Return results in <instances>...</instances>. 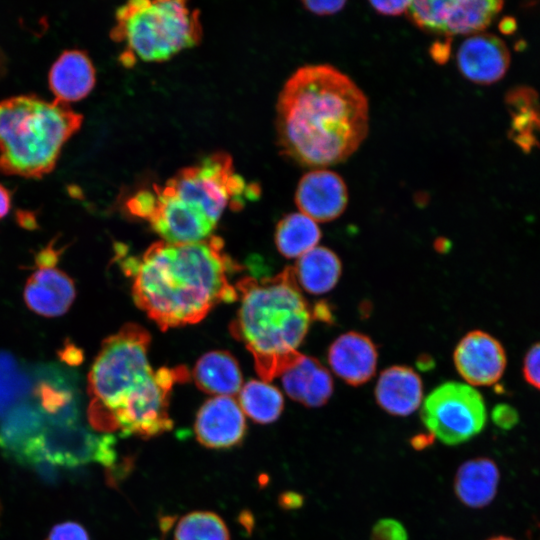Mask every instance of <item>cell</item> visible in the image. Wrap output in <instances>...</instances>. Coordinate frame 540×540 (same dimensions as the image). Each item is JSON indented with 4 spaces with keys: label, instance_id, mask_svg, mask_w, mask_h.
Returning a JSON list of instances; mask_svg holds the SVG:
<instances>
[{
    "label": "cell",
    "instance_id": "1",
    "mask_svg": "<svg viewBox=\"0 0 540 540\" xmlns=\"http://www.w3.org/2000/svg\"><path fill=\"white\" fill-rule=\"evenodd\" d=\"M276 130L281 152L298 164L315 169L340 164L367 137V96L330 64L302 66L280 91Z\"/></svg>",
    "mask_w": 540,
    "mask_h": 540
},
{
    "label": "cell",
    "instance_id": "2",
    "mask_svg": "<svg viewBox=\"0 0 540 540\" xmlns=\"http://www.w3.org/2000/svg\"><path fill=\"white\" fill-rule=\"evenodd\" d=\"M239 269L213 235L192 243L159 241L124 263L136 305L161 330L197 323L217 304L234 302L238 293L229 275Z\"/></svg>",
    "mask_w": 540,
    "mask_h": 540
},
{
    "label": "cell",
    "instance_id": "3",
    "mask_svg": "<svg viewBox=\"0 0 540 540\" xmlns=\"http://www.w3.org/2000/svg\"><path fill=\"white\" fill-rule=\"evenodd\" d=\"M241 305L230 332L252 354L264 381L281 376L302 354L313 310L302 296L293 267L272 277H243L236 284Z\"/></svg>",
    "mask_w": 540,
    "mask_h": 540
},
{
    "label": "cell",
    "instance_id": "4",
    "mask_svg": "<svg viewBox=\"0 0 540 540\" xmlns=\"http://www.w3.org/2000/svg\"><path fill=\"white\" fill-rule=\"evenodd\" d=\"M83 116L36 94L0 100V172L39 179L50 173Z\"/></svg>",
    "mask_w": 540,
    "mask_h": 540
},
{
    "label": "cell",
    "instance_id": "5",
    "mask_svg": "<svg viewBox=\"0 0 540 540\" xmlns=\"http://www.w3.org/2000/svg\"><path fill=\"white\" fill-rule=\"evenodd\" d=\"M151 338L135 323L124 325L104 340L88 376L92 398L88 414L95 429L117 430L113 413L136 397L162 384L186 381V368L154 370L148 360Z\"/></svg>",
    "mask_w": 540,
    "mask_h": 540
},
{
    "label": "cell",
    "instance_id": "6",
    "mask_svg": "<svg viewBox=\"0 0 540 540\" xmlns=\"http://www.w3.org/2000/svg\"><path fill=\"white\" fill-rule=\"evenodd\" d=\"M111 37L127 48L121 56L124 64L136 58L147 62L167 60L199 42V11L184 1H129L117 10Z\"/></svg>",
    "mask_w": 540,
    "mask_h": 540
},
{
    "label": "cell",
    "instance_id": "7",
    "mask_svg": "<svg viewBox=\"0 0 540 540\" xmlns=\"http://www.w3.org/2000/svg\"><path fill=\"white\" fill-rule=\"evenodd\" d=\"M182 200L202 209L217 223L225 207L240 208L243 195L255 198L260 190L246 187L244 180L234 173L228 154L215 153L199 164L184 168L164 185Z\"/></svg>",
    "mask_w": 540,
    "mask_h": 540
},
{
    "label": "cell",
    "instance_id": "8",
    "mask_svg": "<svg viewBox=\"0 0 540 540\" xmlns=\"http://www.w3.org/2000/svg\"><path fill=\"white\" fill-rule=\"evenodd\" d=\"M420 415L430 434L447 445L472 439L483 430L487 419L482 395L473 386L454 381L432 390Z\"/></svg>",
    "mask_w": 540,
    "mask_h": 540
},
{
    "label": "cell",
    "instance_id": "9",
    "mask_svg": "<svg viewBox=\"0 0 540 540\" xmlns=\"http://www.w3.org/2000/svg\"><path fill=\"white\" fill-rule=\"evenodd\" d=\"M112 435H97L78 422L47 424L22 451L18 461L76 467L97 462L106 467L115 464L117 454Z\"/></svg>",
    "mask_w": 540,
    "mask_h": 540
},
{
    "label": "cell",
    "instance_id": "10",
    "mask_svg": "<svg viewBox=\"0 0 540 540\" xmlns=\"http://www.w3.org/2000/svg\"><path fill=\"white\" fill-rule=\"evenodd\" d=\"M128 209L146 219L163 241L169 243L205 240L216 226L202 209L182 200L165 186L138 192L128 201Z\"/></svg>",
    "mask_w": 540,
    "mask_h": 540
},
{
    "label": "cell",
    "instance_id": "11",
    "mask_svg": "<svg viewBox=\"0 0 540 540\" xmlns=\"http://www.w3.org/2000/svg\"><path fill=\"white\" fill-rule=\"evenodd\" d=\"M503 4L497 0L411 1L405 14L425 32L446 37L473 35L490 25Z\"/></svg>",
    "mask_w": 540,
    "mask_h": 540
},
{
    "label": "cell",
    "instance_id": "12",
    "mask_svg": "<svg viewBox=\"0 0 540 540\" xmlns=\"http://www.w3.org/2000/svg\"><path fill=\"white\" fill-rule=\"evenodd\" d=\"M57 252L42 250L36 258L35 271L24 288V300L33 312L45 317H57L70 308L75 298L73 280L57 268Z\"/></svg>",
    "mask_w": 540,
    "mask_h": 540
},
{
    "label": "cell",
    "instance_id": "13",
    "mask_svg": "<svg viewBox=\"0 0 540 540\" xmlns=\"http://www.w3.org/2000/svg\"><path fill=\"white\" fill-rule=\"evenodd\" d=\"M453 359L458 373L471 386L498 382L507 361L501 343L481 330L471 331L459 341Z\"/></svg>",
    "mask_w": 540,
    "mask_h": 540
},
{
    "label": "cell",
    "instance_id": "14",
    "mask_svg": "<svg viewBox=\"0 0 540 540\" xmlns=\"http://www.w3.org/2000/svg\"><path fill=\"white\" fill-rule=\"evenodd\" d=\"M348 199L344 179L327 168L313 169L304 174L295 193L299 211L315 222L338 218L345 211Z\"/></svg>",
    "mask_w": 540,
    "mask_h": 540
},
{
    "label": "cell",
    "instance_id": "15",
    "mask_svg": "<svg viewBox=\"0 0 540 540\" xmlns=\"http://www.w3.org/2000/svg\"><path fill=\"white\" fill-rule=\"evenodd\" d=\"M456 63L459 72L467 80L488 85L505 75L510 65V53L498 36L476 33L459 45Z\"/></svg>",
    "mask_w": 540,
    "mask_h": 540
},
{
    "label": "cell",
    "instance_id": "16",
    "mask_svg": "<svg viewBox=\"0 0 540 540\" xmlns=\"http://www.w3.org/2000/svg\"><path fill=\"white\" fill-rule=\"evenodd\" d=\"M194 430L203 446L226 449L239 445L246 434L243 412L231 396H217L199 409Z\"/></svg>",
    "mask_w": 540,
    "mask_h": 540
},
{
    "label": "cell",
    "instance_id": "17",
    "mask_svg": "<svg viewBox=\"0 0 540 540\" xmlns=\"http://www.w3.org/2000/svg\"><path fill=\"white\" fill-rule=\"evenodd\" d=\"M378 353L366 335L350 331L336 338L328 350L332 371L347 384L359 386L375 374Z\"/></svg>",
    "mask_w": 540,
    "mask_h": 540
},
{
    "label": "cell",
    "instance_id": "18",
    "mask_svg": "<svg viewBox=\"0 0 540 540\" xmlns=\"http://www.w3.org/2000/svg\"><path fill=\"white\" fill-rule=\"evenodd\" d=\"M95 73L93 63L85 51H62L48 74V84L54 100L68 104L83 99L94 88Z\"/></svg>",
    "mask_w": 540,
    "mask_h": 540
},
{
    "label": "cell",
    "instance_id": "19",
    "mask_svg": "<svg viewBox=\"0 0 540 540\" xmlns=\"http://www.w3.org/2000/svg\"><path fill=\"white\" fill-rule=\"evenodd\" d=\"M377 404L394 416H408L423 399L420 376L410 367L397 365L383 370L375 387Z\"/></svg>",
    "mask_w": 540,
    "mask_h": 540
},
{
    "label": "cell",
    "instance_id": "20",
    "mask_svg": "<svg viewBox=\"0 0 540 540\" xmlns=\"http://www.w3.org/2000/svg\"><path fill=\"white\" fill-rule=\"evenodd\" d=\"M288 396L306 407H320L333 393L330 372L316 359L302 354L282 375Z\"/></svg>",
    "mask_w": 540,
    "mask_h": 540
},
{
    "label": "cell",
    "instance_id": "21",
    "mask_svg": "<svg viewBox=\"0 0 540 540\" xmlns=\"http://www.w3.org/2000/svg\"><path fill=\"white\" fill-rule=\"evenodd\" d=\"M499 481L500 472L496 463L487 457H476L458 468L454 491L464 505L483 508L495 498Z\"/></svg>",
    "mask_w": 540,
    "mask_h": 540
},
{
    "label": "cell",
    "instance_id": "22",
    "mask_svg": "<svg viewBox=\"0 0 540 540\" xmlns=\"http://www.w3.org/2000/svg\"><path fill=\"white\" fill-rule=\"evenodd\" d=\"M35 404L47 424H73L79 419V407L72 384L59 372L39 375L34 386Z\"/></svg>",
    "mask_w": 540,
    "mask_h": 540
},
{
    "label": "cell",
    "instance_id": "23",
    "mask_svg": "<svg viewBox=\"0 0 540 540\" xmlns=\"http://www.w3.org/2000/svg\"><path fill=\"white\" fill-rule=\"evenodd\" d=\"M199 389L219 396L236 394L242 385V374L236 359L227 351L204 354L193 369Z\"/></svg>",
    "mask_w": 540,
    "mask_h": 540
},
{
    "label": "cell",
    "instance_id": "24",
    "mask_svg": "<svg viewBox=\"0 0 540 540\" xmlns=\"http://www.w3.org/2000/svg\"><path fill=\"white\" fill-rule=\"evenodd\" d=\"M293 270L298 285L310 294L321 295L336 286L342 265L331 249L317 246L299 257Z\"/></svg>",
    "mask_w": 540,
    "mask_h": 540
},
{
    "label": "cell",
    "instance_id": "25",
    "mask_svg": "<svg viewBox=\"0 0 540 540\" xmlns=\"http://www.w3.org/2000/svg\"><path fill=\"white\" fill-rule=\"evenodd\" d=\"M45 425L46 420L35 402L19 403L0 423V448L18 460L26 445L42 432Z\"/></svg>",
    "mask_w": 540,
    "mask_h": 540
},
{
    "label": "cell",
    "instance_id": "26",
    "mask_svg": "<svg viewBox=\"0 0 540 540\" xmlns=\"http://www.w3.org/2000/svg\"><path fill=\"white\" fill-rule=\"evenodd\" d=\"M321 235L317 222L310 217L301 212L290 213L277 224L275 243L286 258H299L317 247Z\"/></svg>",
    "mask_w": 540,
    "mask_h": 540
},
{
    "label": "cell",
    "instance_id": "27",
    "mask_svg": "<svg viewBox=\"0 0 540 540\" xmlns=\"http://www.w3.org/2000/svg\"><path fill=\"white\" fill-rule=\"evenodd\" d=\"M240 405L255 422L269 424L282 413L284 399L281 392L264 381L251 380L240 391Z\"/></svg>",
    "mask_w": 540,
    "mask_h": 540
},
{
    "label": "cell",
    "instance_id": "28",
    "mask_svg": "<svg viewBox=\"0 0 540 540\" xmlns=\"http://www.w3.org/2000/svg\"><path fill=\"white\" fill-rule=\"evenodd\" d=\"M175 540H230V535L220 516L213 512L196 511L180 519Z\"/></svg>",
    "mask_w": 540,
    "mask_h": 540
},
{
    "label": "cell",
    "instance_id": "29",
    "mask_svg": "<svg viewBox=\"0 0 540 540\" xmlns=\"http://www.w3.org/2000/svg\"><path fill=\"white\" fill-rule=\"evenodd\" d=\"M30 389L29 379L15 359L0 353V415L21 403Z\"/></svg>",
    "mask_w": 540,
    "mask_h": 540
},
{
    "label": "cell",
    "instance_id": "30",
    "mask_svg": "<svg viewBox=\"0 0 540 540\" xmlns=\"http://www.w3.org/2000/svg\"><path fill=\"white\" fill-rule=\"evenodd\" d=\"M370 540H408V534L399 521L385 518L373 526Z\"/></svg>",
    "mask_w": 540,
    "mask_h": 540
},
{
    "label": "cell",
    "instance_id": "31",
    "mask_svg": "<svg viewBox=\"0 0 540 540\" xmlns=\"http://www.w3.org/2000/svg\"><path fill=\"white\" fill-rule=\"evenodd\" d=\"M523 375L528 384L540 390V342L534 344L526 353Z\"/></svg>",
    "mask_w": 540,
    "mask_h": 540
},
{
    "label": "cell",
    "instance_id": "32",
    "mask_svg": "<svg viewBox=\"0 0 540 540\" xmlns=\"http://www.w3.org/2000/svg\"><path fill=\"white\" fill-rule=\"evenodd\" d=\"M47 540H89V537L86 530L78 523L64 522L51 530Z\"/></svg>",
    "mask_w": 540,
    "mask_h": 540
},
{
    "label": "cell",
    "instance_id": "33",
    "mask_svg": "<svg viewBox=\"0 0 540 540\" xmlns=\"http://www.w3.org/2000/svg\"><path fill=\"white\" fill-rule=\"evenodd\" d=\"M303 6L309 12L318 15V16H328L333 15L341 11L345 5L346 1L341 0H328V1H303Z\"/></svg>",
    "mask_w": 540,
    "mask_h": 540
},
{
    "label": "cell",
    "instance_id": "34",
    "mask_svg": "<svg viewBox=\"0 0 540 540\" xmlns=\"http://www.w3.org/2000/svg\"><path fill=\"white\" fill-rule=\"evenodd\" d=\"M518 419L516 410L507 404H499L492 411V420L501 429H511L517 424Z\"/></svg>",
    "mask_w": 540,
    "mask_h": 540
},
{
    "label": "cell",
    "instance_id": "35",
    "mask_svg": "<svg viewBox=\"0 0 540 540\" xmlns=\"http://www.w3.org/2000/svg\"><path fill=\"white\" fill-rule=\"evenodd\" d=\"M411 1L393 0V1H370L372 8L384 16H398L406 13Z\"/></svg>",
    "mask_w": 540,
    "mask_h": 540
},
{
    "label": "cell",
    "instance_id": "36",
    "mask_svg": "<svg viewBox=\"0 0 540 540\" xmlns=\"http://www.w3.org/2000/svg\"><path fill=\"white\" fill-rule=\"evenodd\" d=\"M303 497L294 492H286L280 496V505L285 509H295L301 506Z\"/></svg>",
    "mask_w": 540,
    "mask_h": 540
},
{
    "label": "cell",
    "instance_id": "37",
    "mask_svg": "<svg viewBox=\"0 0 540 540\" xmlns=\"http://www.w3.org/2000/svg\"><path fill=\"white\" fill-rule=\"evenodd\" d=\"M11 206V195L9 190L0 184V218H3L9 212Z\"/></svg>",
    "mask_w": 540,
    "mask_h": 540
},
{
    "label": "cell",
    "instance_id": "38",
    "mask_svg": "<svg viewBox=\"0 0 540 540\" xmlns=\"http://www.w3.org/2000/svg\"><path fill=\"white\" fill-rule=\"evenodd\" d=\"M433 438L434 437L431 434L430 435L421 434V435L415 436L411 440V443L415 449L425 448L431 444V440H433Z\"/></svg>",
    "mask_w": 540,
    "mask_h": 540
},
{
    "label": "cell",
    "instance_id": "39",
    "mask_svg": "<svg viewBox=\"0 0 540 540\" xmlns=\"http://www.w3.org/2000/svg\"><path fill=\"white\" fill-rule=\"evenodd\" d=\"M7 69V59L3 51L0 49V79L4 76Z\"/></svg>",
    "mask_w": 540,
    "mask_h": 540
},
{
    "label": "cell",
    "instance_id": "40",
    "mask_svg": "<svg viewBox=\"0 0 540 540\" xmlns=\"http://www.w3.org/2000/svg\"><path fill=\"white\" fill-rule=\"evenodd\" d=\"M501 26L503 27L502 30L503 32H507V28L509 32H512L513 30V27H515V23L512 22V19H505L503 20V22L501 23Z\"/></svg>",
    "mask_w": 540,
    "mask_h": 540
},
{
    "label": "cell",
    "instance_id": "41",
    "mask_svg": "<svg viewBox=\"0 0 540 540\" xmlns=\"http://www.w3.org/2000/svg\"><path fill=\"white\" fill-rule=\"evenodd\" d=\"M487 540H516V539L508 537V536L500 535V536L491 537V538H489Z\"/></svg>",
    "mask_w": 540,
    "mask_h": 540
}]
</instances>
